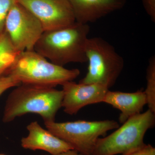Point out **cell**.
<instances>
[{"mask_svg":"<svg viewBox=\"0 0 155 155\" xmlns=\"http://www.w3.org/2000/svg\"><path fill=\"white\" fill-rule=\"evenodd\" d=\"M90 30L89 24L75 22L63 28L44 31L34 51L61 67L69 63H86L85 47Z\"/></svg>","mask_w":155,"mask_h":155,"instance_id":"1","label":"cell"},{"mask_svg":"<svg viewBox=\"0 0 155 155\" xmlns=\"http://www.w3.org/2000/svg\"><path fill=\"white\" fill-rule=\"evenodd\" d=\"M63 92L52 87L21 84L6 101L2 121L9 123L17 117L32 113L40 115L45 122H54L62 107Z\"/></svg>","mask_w":155,"mask_h":155,"instance_id":"2","label":"cell"},{"mask_svg":"<svg viewBox=\"0 0 155 155\" xmlns=\"http://www.w3.org/2000/svg\"><path fill=\"white\" fill-rule=\"evenodd\" d=\"M80 73L79 69L53 64L33 50L19 53L7 75L15 78L20 84L54 87L73 81Z\"/></svg>","mask_w":155,"mask_h":155,"instance_id":"3","label":"cell"},{"mask_svg":"<svg viewBox=\"0 0 155 155\" xmlns=\"http://www.w3.org/2000/svg\"><path fill=\"white\" fill-rule=\"evenodd\" d=\"M87 72L79 83L112 87L122 72L124 61L114 47L101 37L88 38L85 47Z\"/></svg>","mask_w":155,"mask_h":155,"instance_id":"4","label":"cell"},{"mask_svg":"<svg viewBox=\"0 0 155 155\" xmlns=\"http://www.w3.org/2000/svg\"><path fill=\"white\" fill-rule=\"evenodd\" d=\"M155 124V114L149 109L132 116L110 135L100 137L92 155L122 154L141 146L145 134Z\"/></svg>","mask_w":155,"mask_h":155,"instance_id":"5","label":"cell"},{"mask_svg":"<svg viewBox=\"0 0 155 155\" xmlns=\"http://www.w3.org/2000/svg\"><path fill=\"white\" fill-rule=\"evenodd\" d=\"M45 125L54 135L70 145L73 150L85 155H92L100 137L119 127L118 122L110 120L45 122Z\"/></svg>","mask_w":155,"mask_h":155,"instance_id":"6","label":"cell"},{"mask_svg":"<svg viewBox=\"0 0 155 155\" xmlns=\"http://www.w3.org/2000/svg\"><path fill=\"white\" fill-rule=\"evenodd\" d=\"M5 31L15 48L21 52L34 50L44 30L39 20L17 2L9 11Z\"/></svg>","mask_w":155,"mask_h":155,"instance_id":"7","label":"cell"},{"mask_svg":"<svg viewBox=\"0 0 155 155\" xmlns=\"http://www.w3.org/2000/svg\"><path fill=\"white\" fill-rule=\"evenodd\" d=\"M41 23L44 31L66 27L75 22L68 0H17Z\"/></svg>","mask_w":155,"mask_h":155,"instance_id":"8","label":"cell"},{"mask_svg":"<svg viewBox=\"0 0 155 155\" xmlns=\"http://www.w3.org/2000/svg\"><path fill=\"white\" fill-rule=\"evenodd\" d=\"M62 107L69 115L77 114L85 106L103 103L109 89L99 84H85L67 81L62 84Z\"/></svg>","mask_w":155,"mask_h":155,"instance_id":"9","label":"cell"},{"mask_svg":"<svg viewBox=\"0 0 155 155\" xmlns=\"http://www.w3.org/2000/svg\"><path fill=\"white\" fill-rule=\"evenodd\" d=\"M75 22L89 24L122 9L126 0H68Z\"/></svg>","mask_w":155,"mask_h":155,"instance_id":"10","label":"cell"},{"mask_svg":"<svg viewBox=\"0 0 155 155\" xmlns=\"http://www.w3.org/2000/svg\"><path fill=\"white\" fill-rule=\"evenodd\" d=\"M28 135L21 140V146L26 149L42 150L56 155L73 148L66 142L42 128L36 121L27 126Z\"/></svg>","mask_w":155,"mask_h":155,"instance_id":"11","label":"cell"},{"mask_svg":"<svg viewBox=\"0 0 155 155\" xmlns=\"http://www.w3.org/2000/svg\"><path fill=\"white\" fill-rule=\"evenodd\" d=\"M103 103L110 105L121 111L119 120L123 124L130 117L140 114L147 104L144 91L138 90L135 92L126 93L108 90Z\"/></svg>","mask_w":155,"mask_h":155,"instance_id":"12","label":"cell"},{"mask_svg":"<svg viewBox=\"0 0 155 155\" xmlns=\"http://www.w3.org/2000/svg\"><path fill=\"white\" fill-rule=\"evenodd\" d=\"M20 53L4 31L0 35V76L7 75Z\"/></svg>","mask_w":155,"mask_h":155,"instance_id":"13","label":"cell"},{"mask_svg":"<svg viewBox=\"0 0 155 155\" xmlns=\"http://www.w3.org/2000/svg\"><path fill=\"white\" fill-rule=\"evenodd\" d=\"M147 86L144 92L149 109L155 114V58H150L147 69Z\"/></svg>","mask_w":155,"mask_h":155,"instance_id":"14","label":"cell"},{"mask_svg":"<svg viewBox=\"0 0 155 155\" xmlns=\"http://www.w3.org/2000/svg\"><path fill=\"white\" fill-rule=\"evenodd\" d=\"M17 0H0V35L5 31L6 19L9 11Z\"/></svg>","mask_w":155,"mask_h":155,"instance_id":"15","label":"cell"},{"mask_svg":"<svg viewBox=\"0 0 155 155\" xmlns=\"http://www.w3.org/2000/svg\"><path fill=\"white\" fill-rule=\"evenodd\" d=\"M20 84L19 81L11 75L8 74L0 76V96L8 89Z\"/></svg>","mask_w":155,"mask_h":155,"instance_id":"16","label":"cell"},{"mask_svg":"<svg viewBox=\"0 0 155 155\" xmlns=\"http://www.w3.org/2000/svg\"><path fill=\"white\" fill-rule=\"evenodd\" d=\"M122 155H155V148L151 144H144L130 150Z\"/></svg>","mask_w":155,"mask_h":155,"instance_id":"17","label":"cell"},{"mask_svg":"<svg viewBox=\"0 0 155 155\" xmlns=\"http://www.w3.org/2000/svg\"><path fill=\"white\" fill-rule=\"evenodd\" d=\"M147 14L153 22H155V0H141Z\"/></svg>","mask_w":155,"mask_h":155,"instance_id":"18","label":"cell"},{"mask_svg":"<svg viewBox=\"0 0 155 155\" xmlns=\"http://www.w3.org/2000/svg\"><path fill=\"white\" fill-rule=\"evenodd\" d=\"M56 155H85L78 153L74 150H70Z\"/></svg>","mask_w":155,"mask_h":155,"instance_id":"19","label":"cell"},{"mask_svg":"<svg viewBox=\"0 0 155 155\" xmlns=\"http://www.w3.org/2000/svg\"><path fill=\"white\" fill-rule=\"evenodd\" d=\"M0 155H6L4 154H0Z\"/></svg>","mask_w":155,"mask_h":155,"instance_id":"20","label":"cell"}]
</instances>
